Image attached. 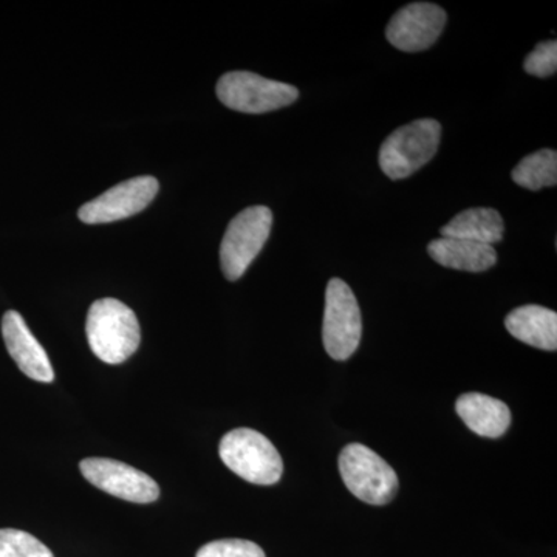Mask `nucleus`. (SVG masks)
I'll return each mask as SVG.
<instances>
[{
    "label": "nucleus",
    "instance_id": "obj_1",
    "mask_svg": "<svg viewBox=\"0 0 557 557\" xmlns=\"http://www.w3.org/2000/svg\"><path fill=\"white\" fill-rule=\"evenodd\" d=\"M86 332L91 351L113 366L129 359L141 343L137 314L119 299L91 304Z\"/></svg>",
    "mask_w": 557,
    "mask_h": 557
},
{
    "label": "nucleus",
    "instance_id": "obj_2",
    "mask_svg": "<svg viewBox=\"0 0 557 557\" xmlns=\"http://www.w3.org/2000/svg\"><path fill=\"white\" fill-rule=\"evenodd\" d=\"M219 454L234 474L255 485H274L284 472L281 454L255 429L239 428L228 432L220 442Z\"/></svg>",
    "mask_w": 557,
    "mask_h": 557
},
{
    "label": "nucleus",
    "instance_id": "obj_3",
    "mask_svg": "<svg viewBox=\"0 0 557 557\" xmlns=\"http://www.w3.org/2000/svg\"><path fill=\"white\" fill-rule=\"evenodd\" d=\"M442 126L423 119L399 127L388 135L380 149V166L391 180L408 178L437 153Z\"/></svg>",
    "mask_w": 557,
    "mask_h": 557
},
{
    "label": "nucleus",
    "instance_id": "obj_4",
    "mask_svg": "<svg viewBox=\"0 0 557 557\" xmlns=\"http://www.w3.org/2000/svg\"><path fill=\"white\" fill-rule=\"evenodd\" d=\"M339 472L348 491L364 504L381 507L397 496V472L368 446L354 443L341 450Z\"/></svg>",
    "mask_w": 557,
    "mask_h": 557
},
{
    "label": "nucleus",
    "instance_id": "obj_5",
    "mask_svg": "<svg viewBox=\"0 0 557 557\" xmlns=\"http://www.w3.org/2000/svg\"><path fill=\"white\" fill-rule=\"evenodd\" d=\"M271 226L273 212L267 207L244 209L231 220L220 245V263L228 281H237L244 276L245 271L265 247Z\"/></svg>",
    "mask_w": 557,
    "mask_h": 557
},
{
    "label": "nucleus",
    "instance_id": "obj_6",
    "mask_svg": "<svg viewBox=\"0 0 557 557\" xmlns=\"http://www.w3.org/2000/svg\"><path fill=\"white\" fill-rule=\"evenodd\" d=\"M361 336V310L354 292L346 282L338 277L332 278L325 292L322 327L325 351L336 361H346L357 351Z\"/></svg>",
    "mask_w": 557,
    "mask_h": 557
},
{
    "label": "nucleus",
    "instance_id": "obj_7",
    "mask_svg": "<svg viewBox=\"0 0 557 557\" xmlns=\"http://www.w3.org/2000/svg\"><path fill=\"white\" fill-rule=\"evenodd\" d=\"M219 100L226 108L244 113H267L287 108L299 98L289 84L267 79L251 72H230L218 83Z\"/></svg>",
    "mask_w": 557,
    "mask_h": 557
},
{
    "label": "nucleus",
    "instance_id": "obj_8",
    "mask_svg": "<svg viewBox=\"0 0 557 557\" xmlns=\"http://www.w3.org/2000/svg\"><path fill=\"white\" fill-rule=\"evenodd\" d=\"M79 469L87 482L110 496L132 504H152L160 497V486L156 480L112 458H86L81 461Z\"/></svg>",
    "mask_w": 557,
    "mask_h": 557
},
{
    "label": "nucleus",
    "instance_id": "obj_9",
    "mask_svg": "<svg viewBox=\"0 0 557 557\" xmlns=\"http://www.w3.org/2000/svg\"><path fill=\"white\" fill-rule=\"evenodd\" d=\"M159 188L157 178L149 175L126 180L84 205L78 212L79 219L89 225H97L132 218L148 208L150 201L156 199Z\"/></svg>",
    "mask_w": 557,
    "mask_h": 557
},
{
    "label": "nucleus",
    "instance_id": "obj_10",
    "mask_svg": "<svg viewBox=\"0 0 557 557\" xmlns=\"http://www.w3.org/2000/svg\"><path fill=\"white\" fill-rule=\"evenodd\" d=\"M446 11L435 3L416 2L397 11L386 28V38L395 49L416 53L434 46L445 28Z\"/></svg>",
    "mask_w": 557,
    "mask_h": 557
},
{
    "label": "nucleus",
    "instance_id": "obj_11",
    "mask_svg": "<svg viewBox=\"0 0 557 557\" xmlns=\"http://www.w3.org/2000/svg\"><path fill=\"white\" fill-rule=\"evenodd\" d=\"M2 336L10 357L22 373L39 383H53L54 370L51 368L49 355L33 336L32 330L17 311L10 310L3 314Z\"/></svg>",
    "mask_w": 557,
    "mask_h": 557
},
{
    "label": "nucleus",
    "instance_id": "obj_12",
    "mask_svg": "<svg viewBox=\"0 0 557 557\" xmlns=\"http://www.w3.org/2000/svg\"><path fill=\"white\" fill-rule=\"evenodd\" d=\"M456 410L463 423L480 437H502L511 424V410L504 401L478 392L461 395Z\"/></svg>",
    "mask_w": 557,
    "mask_h": 557
},
{
    "label": "nucleus",
    "instance_id": "obj_13",
    "mask_svg": "<svg viewBox=\"0 0 557 557\" xmlns=\"http://www.w3.org/2000/svg\"><path fill=\"white\" fill-rule=\"evenodd\" d=\"M428 252L445 269L482 273L496 265L497 252L491 245L440 237L428 245Z\"/></svg>",
    "mask_w": 557,
    "mask_h": 557
},
{
    "label": "nucleus",
    "instance_id": "obj_14",
    "mask_svg": "<svg viewBox=\"0 0 557 557\" xmlns=\"http://www.w3.org/2000/svg\"><path fill=\"white\" fill-rule=\"evenodd\" d=\"M505 327L528 346L555 351L557 348L556 311L541 306H523L505 319Z\"/></svg>",
    "mask_w": 557,
    "mask_h": 557
},
{
    "label": "nucleus",
    "instance_id": "obj_15",
    "mask_svg": "<svg viewBox=\"0 0 557 557\" xmlns=\"http://www.w3.org/2000/svg\"><path fill=\"white\" fill-rule=\"evenodd\" d=\"M505 223L500 212L493 208H471L460 212L448 225L440 230V236L449 239L498 244L504 239Z\"/></svg>",
    "mask_w": 557,
    "mask_h": 557
},
{
    "label": "nucleus",
    "instance_id": "obj_16",
    "mask_svg": "<svg viewBox=\"0 0 557 557\" xmlns=\"http://www.w3.org/2000/svg\"><path fill=\"white\" fill-rule=\"evenodd\" d=\"M515 183L522 188L541 190L557 183L556 150L542 149L527 156L511 172Z\"/></svg>",
    "mask_w": 557,
    "mask_h": 557
},
{
    "label": "nucleus",
    "instance_id": "obj_17",
    "mask_svg": "<svg viewBox=\"0 0 557 557\" xmlns=\"http://www.w3.org/2000/svg\"><path fill=\"white\" fill-rule=\"evenodd\" d=\"M0 557H54L49 547L21 530H0Z\"/></svg>",
    "mask_w": 557,
    "mask_h": 557
},
{
    "label": "nucleus",
    "instance_id": "obj_18",
    "mask_svg": "<svg viewBox=\"0 0 557 557\" xmlns=\"http://www.w3.org/2000/svg\"><path fill=\"white\" fill-rule=\"evenodd\" d=\"M196 557H265V553L255 542L244 541V539H222V541L203 545Z\"/></svg>",
    "mask_w": 557,
    "mask_h": 557
},
{
    "label": "nucleus",
    "instance_id": "obj_19",
    "mask_svg": "<svg viewBox=\"0 0 557 557\" xmlns=\"http://www.w3.org/2000/svg\"><path fill=\"white\" fill-rule=\"evenodd\" d=\"M523 69L528 75L537 76V78H548L555 75L557 70V42L556 40H545L537 44L536 49L528 54Z\"/></svg>",
    "mask_w": 557,
    "mask_h": 557
}]
</instances>
